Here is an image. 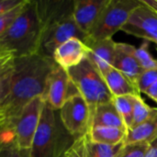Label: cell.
I'll return each mask as SVG.
<instances>
[{
    "label": "cell",
    "mask_w": 157,
    "mask_h": 157,
    "mask_svg": "<svg viewBox=\"0 0 157 157\" xmlns=\"http://www.w3.org/2000/svg\"><path fill=\"white\" fill-rule=\"evenodd\" d=\"M56 65L52 58L40 53L14 58L9 90L0 104V130H12L23 109L42 97L49 74Z\"/></svg>",
    "instance_id": "cell-1"
},
{
    "label": "cell",
    "mask_w": 157,
    "mask_h": 157,
    "mask_svg": "<svg viewBox=\"0 0 157 157\" xmlns=\"http://www.w3.org/2000/svg\"><path fill=\"white\" fill-rule=\"evenodd\" d=\"M41 24L36 1H28L22 12L0 35V57L18 58L39 52Z\"/></svg>",
    "instance_id": "cell-2"
},
{
    "label": "cell",
    "mask_w": 157,
    "mask_h": 157,
    "mask_svg": "<svg viewBox=\"0 0 157 157\" xmlns=\"http://www.w3.org/2000/svg\"><path fill=\"white\" fill-rule=\"evenodd\" d=\"M70 137L72 138L61 122L59 110L53 109L45 102L31 148L29 151V155L61 157L74 143L69 141Z\"/></svg>",
    "instance_id": "cell-3"
},
{
    "label": "cell",
    "mask_w": 157,
    "mask_h": 157,
    "mask_svg": "<svg viewBox=\"0 0 157 157\" xmlns=\"http://www.w3.org/2000/svg\"><path fill=\"white\" fill-rule=\"evenodd\" d=\"M67 73L77 92L86 100L91 118L99 105L113 101L114 97L101 72L87 57L79 64L68 69Z\"/></svg>",
    "instance_id": "cell-4"
},
{
    "label": "cell",
    "mask_w": 157,
    "mask_h": 157,
    "mask_svg": "<svg viewBox=\"0 0 157 157\" xmlns=\"http://www.w3.org/2000/svg\"><path fill=\"white\" fill-rule=\"evenodd\" d=\"M140 4V0H109L85 43L112 39V36L121 29Z\"/></svg>",
    "instance_id": "cell-5"
},
{
    "label": "cell",
    "mask_w": 157,
    "mask_h": 157,
    "mask_svg": "<svg viewBox=\"0 0 157 157\" xmlns=\"http://www.w3.org/2000/svg\"><path fill=\"white\" fill-rule=\"evenodd\" d=\"M72 38L80 39L84 42L87 38L77 27L73 13L53 20L41 28L39 53L52 58L54 51L61 44Z\"/></svg>",
    "instance_id": "cell-6"
},
{
    "label": "cell",
    "mask_w": 157,
    "mask_h": 157,
    "mask_svg": "<svg viewBox=\"0 0 157 157\" xmlns=\"http://www.w3.org/2000/svg\"><path fill=\"white\" fill-rule=\"evenodd\" d=\"M59 116L64 129L75 139L88 132L91 122L90 110L79 93L67 98L59 109Z\"/></svg>",
    "instance_id": "cell-7"
},
{
    "label": "cell",
    "mask_w": 157,
    "mask_h": 157,
    "mask_svg": "<svg viewBox=\"0 0 157 157\" xmlns=\"http://www.w3.org/2000/svg\"><path fill=\"white\" fill-rule=\"evenodd\" d=\"M45 101L42 97L32 99L22 110L14 128L15 142L21 151H29L38 129Z\"/></svg>",
    "instance_id": "cell-8"
},
{
    "label": "cell",
    "mask_w": 157,
    "mask_h": 157,
    "mask_svg": "<svg viewBox=\"0 0 157 157\" xmlns=\"http://www.w3.org/2000/svg\"><path fill=\"white\" fill-rule=\"evenodd\" d=\"M140 2V6L121 30L157 44V14L141 0Z\"/></svg>",
    "instance_id": "cell-9"
},
{
    "label": "cell",
    "mask_w": 157,
    "mask_h": 157,
    "mask_svg": "<svg viewBox=\"0 0 157 157\" xmlns=\"http://www.w3.org/2000/svg\"><path fill=\"white\" fill-rule=\"evenodd\" d=\"M70 86L67 71L56 64L48 75L42 98L53 109L59 110L69 97Z\"/></svg>",
    "instance_id": "cell-10"
},
{
    "label": "cell",
    "mask_w": 157,
    "mask_h": 157,
    "mask_svg": "<svg viewBox=\"0 0 157 157\" xmlns=\"http://www.w3.org/2000/svg\"><path fill=\"white\" fill-rule=\"evenodd\" d=\"M109 0H75L73 17L79 29L87 37Z\"/></svg>",
    "instance_id": "cell-11"
},
{
    "label": "cell",
    "mask_w": 157,
    "mask_h": 157,
    "mask_svg": "<svg viewBox=\"0 0 157 157\" xmlns=\"http://www.w3.org/2000/svg\"><path fill=\"white\" fill-rule=\"evenodd\" d=\"M88 47L77 38H72L61 44L53 52L52 59L57 65L68 70L86 58Z\"/></svg>",
    "instance_id": "cell-12"
},
{
    "label": "cell",
    "mask_w": 157,
    "mask_h": 157,
    "mask_svg": "<svg viewBox=\"0 0 157 157\" xmlns=\"http://www.w3.org/2000/svg\"><path fill=\"white\" fill-rule=\"evenodd\" d=\"M135 50L136 48L132 45L117 42L112 67L121 72L136 85L137 78L144 70L135 57Z\"/></svg>",
    "instance_id": "cell-13"
},
{
    "label": "cell",
    "mask_w": 157,
    "mask_h": 157,
    "mask_svg": "<svg viewBox=\"0 0 157 157\" xmlns=\"http://www.w3.org/2000/svg\"><path fill=\"white\" fill-rule=\"evenodd\" d=\"M116 43L113 39L86 42V45L88 47L86 57L98 68L101 74L112 67Z\"/></svg>",
    "instance_id": "cell-14"
},
{
    "label": "cell",
    "mask_w": 157,
    "mask_h": 157,
    "mask_svg": "<svg viewBox=\"0 0 157 157\" xmlns=\"http://www.w3.org/2000/svg\"><path fill=\"white\" fill-rule=\"evenodd\" d=\"M95 127H111L128 132L127 127L121 116L118 112L113 101L99 105L96 109L91 118L89 131Z\"/></svg>",
    "instance_id": "cell-15"
},
{
    "label": "cell",
    "mask_w": 157,
    "mask_h": 157,
    "mask_svg": "<svg viewBox=\"0 0 157 157\" xmlns=\"http://www.w3.org/2000/svg\"><path fill=\"white\" fill-rule=\"evenodd\" d=\"M102 75L114 98L121 96L141 95L136 85L132 83L125 75L114 67L108 69L102 74Z\"/></svg>",
    "instance_id": "cell-16"
},
{
    "label": "cell",
    "mask_w": 157,
    "mask_h": 157,
    "mask_svg": "<svg viewBox=\"0 0 157 157\" xmlns=\"http://www.w3.org/2000/svg\"><path fill=\"white\" fill-rule=\"evenodd\" d=\"M157 138V112L148 121L128 130L123 144L136 143H148Z\"/></svg>",
    "instance_id": "cell-17"
},
{
    "label": "cell",
    "mask_w": 157,
    "mask_h": 157,
    "mask_svg": "<svg viewBox=\"0 0 157 157\" xmlns=\"http://www.w3.org/2000/svg\"><path fill=\"white\" fill-rule=\"evenodd\" d=\"M127 132L111 127H95L92 128L87 133V138L97 144L107 145H117L123 143Z\"/></svg>",
    "instance_id": "cell-18"
},
{
    "label": "cell",
    "mask_w": 157,
    "mask_h": 157,
    "mask_svg": "<svg viewBox=\"0 0 157 157\" xmlns=\"http://www.w3.org/2000/svg\"><path fill=\"white\" fill-rule=\"evenodd\" d=\"M123 143L117 145H107L91 142L86 136V157H119Z\"/></svg>",
    "instance_id": "cell-19"
},
{
    "label": "cell",
    "mask_w": 157,
    "mask_h": 157,
    "mask_svg": "<svg viewBox=\"0 0 157 157\" xmlns=\"http://www.w3.org/2000/svg\"><path fill=\"white\" fill-rule=\"evenodd\" d=\"M156 112V108H152V107L148 106L144 101V99L141 98V95H134L133 96V113H132V128H133L137 125H140L143 122L148 121Z\"/></svg>",
    "instance_id": "cell-20"
},
{
    "label": "cell",
    "mask_w": 157,
    "mask_h": 157,
    "mask_svg": "<svg viewBox=\"0 0 157 157\" xmlns=\"http://www.w3.org/2000/svg\"><path fill=\"white\" fill-rule=\"evenodd\" d=\"M0 157H24L16 142L12 130H0Z\"/></svg>",
    "instance_id": "cell-21"
},
{
    "label": "cell",
    "mask_w": 157,
    "mask_h": 157,
    "mask_svg": "<svg viewBox=\"0 0 157 157\" xmlns=\"http://www.w3.org/2000/svg\"><path fill=\"white\" fill-rule=\"evenodd\" d=\"M134 96V95H133ZM133 96H121L113 98V103L121 116L127 130L132 128V113H133Z\"/></svg>",
    "instance_id": "cell-22"
},
{
    "label": "cell",
    "mask_w": 157,
    "mask_h": 157,
    "mask_svg": "<svg viewBox=\"0 0 157 157\" xmlns=\"http://www.w3.org/2000/svg\"><path fill=\"white\" fill-rule=\"evenodd\" d=\"M148 40H144L142 45L135 50V57L143 70H157V60L149 52Z\"/></svg>",
    "instance_id": "cell-23"
},
{
    "label": "cell",
    "mask_w": 157,
    "mask_h": 157,
    "mask_svg": "<svg viewBox=\"0 0 157 157\" xmlns=\"http://www.w3.org/2000/svg\"><path fill=\"white\" fill-rule=\"evenodd\" d=\"M28 1L29 0H23V2L17 6H16L15 8L11 9L6 13L0 15V35L3 34L9 28V26L14 22V20L17 17V16L22 12Z\"/></svg>",
    "instance_id": "cell-24"
},
{
    "label": "cell",
    "mask_w": 157,
    "mask_h": 157,
    "mask_svg": "<svg viewBox=\"0 0 157 157\" xmlns=\"http://www.w3.org/2000/svg\"><path fill=\"white\" fill-rule=\"evenodd\" d=\"M157 81V70H144L136 81V86L141 93H145V91L151 87Z\"/></svg>",
    "instance_id": "cell-25"
},
{
    "label": "cell",
    "mask_w": 157,
    "mask_h": 157,
    "mask_svg": "<svg viewBox=\"0 0 157 157\" xmlns=\"http://www.w3.org/2000/svg\"><path fill=\"white\" fill-rule=\"evenodd\" d=\"M148 146V143H136L123 145L119 157H144Z\"/></svg>",
    "instance_id": "cell-26"
},
{
    "label": "cell",
    "mask_w": 157,
    "mask_h": 157,
    "mask_svg": "<svg viewBox=\"0 0 157 157\" xmlns=\"http://www.w3.org/2000/svg\"><path fill=\"white\" fill-rule=\"evenodd\" d=\"M86 134L76 138L61 157H86Z\"/></svg>",
    "instance_id": "cell-27"
},
{
    "label": "cell",
    "mask_w": 157,
    "mask_h": 157,
    "mask_svg": "<svg viewBox=\"0 0 157 157\" xmlns=\"http://www.w3.org/2000/svg\"><path fill=\"white\" fill-rule=\"evenodd\" d=\"M14 58L11 56L0 57V80L8 75L13 69Z\"/></svg>",
    "instance_id": "cell-28"
},
{
    "label": "cell",
    "mask_w": 157,
    "mask_h": 157,
    "mask_svg": "<svg viewBox=\"0 0 157 157\" xmlns=\"http://www.w3.org/2000/svg\"><path fill=\"white\" fill-rule=\"evenodd\" d=\"M22 2L23 0H0V15L10 11Z\"/></svg>",
    "instance_id": "cell-29"
},
{
    "label": "cell",
    "mask_w": 157,
    "mask_h": 157,
    "mask_svg": "<svg viewBox=\"0 0 157 157\" xmlns=\"http://www.w3.org/2000/svg\"><path fill=\"white\" fill-rule=\"evenodd\" d=\"M12 73V72H11ZM11 73L6 75V77H4L3 79L0 80V104L2 103V101L5 99V98L6 97L8 90H9V82H10V75Z\"/></svg>",
    "instance_id": "cell-30"
},
{
    "label": "cell",
    "mask_w": 157,
    "mask_h": 157,
    "mask_svg": "<svg viewBox=\"0 0 157 157\" xmlns=\"http://www.w3.org/2000/svg\"><path fill=\"white\" fill-rule=\"evenodd\" d=\"M144 157H157V138L149 144Z\"/></svg>",
    "instance_id": "cell-31"
},
{
    "label": "cell",
    "mask_w": 157,
    "mask_h": 157,
    "mask_svg": "<svg viewBox=\"0 0 157 157\" xmlns=\"http://www.w3.org/2000/svg\"><path fill=\"white\" fill-rule=\"evenodd\" d=\"M148 98H150L151 99H153L154 101H155L157 103V81L151 86L149 87L145 93H144Z\"/></svg>",
    "instance_id": "cell-32"
},
{
    "label": "cell",
    "mask_w": 157,
    "mask_h": 157,
    "mask_svg": "<svg viewBox=\"0 0 157 157\" xmlns=\"http://www.w3.org/2000/svg\"><path fill=\"white\" fill-rule=\"evenodd\" d=\"M23 154H24V157H30L29 151H23Z\"/></svg>",
    "instance_id": "cell-33"
},
{
    "label": "cell",
    "mask_w": 157,
    "mask_h": 157,
    "mask_svg": "<svg viewBox=\"0 0 157 157\" xmlns=\"http://www.w3.org/2000/svg\"><path fill=\"white\" fill-rule=\"evenodd\" d=\"M156 51H157V47H156Z\"/></svg>",
    "instance_id": "cell-34"
}]
</instances>
